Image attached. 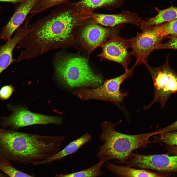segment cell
<instances>
[{
  "label": "cell",
  "mask_w": 177,
  "mask_h": 177,
  "mask_svg": "<svg viewBox=\"0 0 177 177\" xmlns=\"http://www.w3.org/2000/svg\"><path fill=\"white\" fill-rule=\"evenodd\" d=\"M132 76L131 72L128 71L117 77L106 80L96 88H82L74 91V93L83 100L94 99L114 103L122 102L123 98L128 96V92L120 90V85L124 80Z\"/></svg>",
  "instance_id": "obj_6"
},
{
  "label": "cell",
  "mask_w": 177,
  "mask_h": 177,
  "mask_svg": "<svg viewBox=\"0 0 177 177\" xmlns=\"http://www.w3.org/2000/svg\"><path fill=\"white\" fill-rule=\"evenodd\" d=\"M156 143H164L167 145L177 146V132H172L162 133L155 135Z\"/></svg>",
  "instance_id": "obj_22"
},
{
  "label": "cell",
  "mask_w": 177,
  "mask_h": 177,
  "mask_svg": "<svg viewBox=\"0 0 177 177\" xmlns=\"http://www.w3.org/2000/svg\"><path fill=\"white\" fill-rule=\"evenodd\" d=\"M0 170L8 177H35L20 171L13 166L9 160L0 158Z\"/></svg>",
  "instance_id": "obj_19"
},
{
  "label": "cell",
  "mask_w": 177,
  "mask_h": 177,
  "mask_svg": "<svg viewBox=\"0 0 177 177\" xmlns=\"http://www.w3.org/2000/svg\"></svg>",
  "instance_id": "obj_29"
},
{
  "label": "cell",
  "mask_w": 177,
  "mask_h": 177,
  "mask_svg": "<svg viewBox=\"0 0 177 177\" xmlns=\"http://www.w3.org/2000/svg\"><path fill=\"white\" fill-rule=\"evenodd\" d=\"M166 38L168 39L167 42L158 44L155 47V49L177 50V35L167 36Z\"/></svg>",
  "instance_id": "obj_23"
},
{
  "label": "cell",
  "mask_w": 177,
  "mask_h": 177,
  "mask_svg": "<svg viewBox=\"0 0 177 177\" xmlns=\"http://www.w3.org/2000/svg\"><path fill=\"white\" fill-rule=\"evenodd\" d=\"M29 21L27 19L24 25L17 30L12 38L4 45L0 46V74L15 61L13 57V50L29 31Z\"/></svg>",
  "instance_id": "obj_12"
},
{
  "label": "cell",
  "mask_w": 177,
  "mask_h": 177,
  "mask_svg": "<svg viewBox=\"0 0 177 177\" xmlns=\"http://www.w3.org/2000/svg\"><path fill=\"white\" fill-rule=\"evenodd\" d=\"M166 148L168 154L177 156V146L167 145Z\"/></svg>",
  "instance_id": "obj_26"
},
{
  "label": "cell",
  "mask_w": 177,
  "mask_h": 177,
  "mask_svg": "<svg viewBox=\"0 0 177 177\" xmlns=\"http://www.w3.org/2000/svg\"><path fill=\"white\" fill-rule=\"evenodd\" d=\"M120 120L117 123L105 121L101 124L102 131L100 136L103 144L99 146L96 154L100 161L104 162L111 159H117L123 163L132 152L139 148L147 147L151 143H156L150 138L159 134L158 130L148 133L135 135L119 133L115 129L116 125L120 123Z\"/></svg>",
  "instance_id": "obj_3"
},
{
  "label": "cell",
  "mask_w": 177,
  "mask_h": 177,
  "mask_svg": "<svg viewBox=\"0 0 177 177\" xmlns=\"http://www.w3.org/2000/svg\"><path fill=\"white\" fill-rule=\"evenodd\" d=\"M104 162L99 161L93 166L86 169L69 174H57L54 177H97L103 173L101 168Z\"/></svg>",
  "instance_id": "obj_18"
},
{
  "label": "cell",
  "mask_w": 177,
  "mask_h": 177,
  "mask_svg": "<svg viewBox=\"0 0 177 177\" xmlns=\"http://www.w3.org/2000/svg\"><path fill=\"white\" fill-rule=\"evenodd\" d=\"M12 114L4 118L3 124L14 129L36 124H53L59 125L63 122L62 118L58 116H50L34 113L22 107L10 108Z\"/></svg>",
  "instance_id": "obj_8"
},
{
  "label": "cell",
  "mask_w": 177,
  "mask_h": 177,
  "mask_svg": "<svg viewBox=\"0 0 177 177\" xmlns=\"http://www.w3.org/2000/svg\"><path fill=\"white\" fill-rule=\"evenodd\" d=\"M14 90L11 85L3 87L0 90V98L2 100L8 99L12 94Z\"/></svg>",
  "instance_id": "obj_24"
},
{
  "label": "cell",
  "mask_w": 177,
  "mask_h": 177,
  "mask_svg": "<svg viewBox=\"0 0 177 177\" xmlns=\"http://www.w3.org/2000/svg\"><path fill=\"white\" fill-rule=\"evenodd\" d=\"M119 33H114L110 39L102 45V51L99 56L119 63L127 71L132 61V54L128 50L130 48L128 39L120 37Z\"/></svg>",
  "instance_id": "obj_9"
},
{
  "label": "cell",
  "mask_w": 177,
  "mask_h": 177,
  "mask_svg": "<svg viewBox=\"0 0 177 177\" xmlns=\"http://www.w3.org/2000/svg\"><path fill=\"white\" fill-rule=\"evenodd\" d=\"M0 177H8L6 175H4L0 173Z\"/></svg>",
  "instance_id": "obj_28"
},
{
  "label": "cell",
  "mask_w": 177,
  "mask_h": 177,
  "mask_svg": "<svg viewBox=\"0 0 177 177\" xmlns=\"http://www.w3.org/2000/svg\"><path fill=\"white\" fill-rule=\"evenodd\" d=\"M65 3L58 5L48 15L30 25L29 31L16 46L17 49H23L16 61L29 59L68 44L73 29L88 16L72 4Z\"/></svg>",
  "instance_id": "obj_1"
},
{
  "label": "cell",
  "mask_w": 177,
  "mask_h": 177,
  "mask_svg": "<svg viewBox=\"0 0 177 177\" xmlns=\"http://www.w3.org/2000/svg\"><path fill=\"white\" fill-rule=\"evenodd\" d=\"M65 138L2 130L0 131V158L25 165L46 160L59 151Z\"/></svg>",
  "instance_id": "obj_2"
},
{
  "label": "cell",
  "mask_w": 177,
  "mask_h": 177,
  "mask_svg": "<svg viewBox=\"0 0 177 177\" xmlns=\"http://www.w3.org/2000/svg\"><path fill=\"white\" fill-rule=\"evenodd\" d=\"M106 167L119 177H167L161 173L152 172L144 169H134L126 165L119 166L107 162Z\"/></svg>",
  "instance_id": "obj_15"
},
{
  "label": "cell",
  "mask_w": 177,
  "mask_h": 177,
  "mask_svg": "<svg viewBox=\"0 0 177 177\" xmlns=\"http://www.w3.org/2000/svg\"><path fill=\"white\" fill-rule=\"evenodd\" d=\"M169 56L164 64L160 66L153 67L148 63L145 64L151 76L154 88L153 99L149 104L143 107L145 110L157 102L160 103L162 109L170 95L177 92V73L169 65Z\"/></svg>",
  "instance_id": "obj_5"
},
{
  "label": "cell",
  "mask_w": 177,
  "mask_h": 177,
  "mask_svg": "<svg viewBox=\"0 0 177 177\" xmlns=\"http://www.w3.org/2000/svg\"><path fill=\"white\" fill-rule=\"evenodd\" d=\"M54 61L59 78L69 87H98L103 82L102 78L94 73L84 58L59 53L54 57Z\"/></svg>",
  "instance_id": "obj_4"
},
{
  "label": "cell",
  "mask_w": 177,
  "mask_h": 177,
  "mask_svg": "<svg viewBox=\"0 0 177 177\" xmlns=\"http://www.w3.org/2000/svg\"><path fill=\"white\" fill-rule=\"evenodd\" d=\"M22 0H0V1L9 2L14 3L20 2Z\"/></svg>",
  "instance_id": "obj_27"
},
{
  "label": "cell",
  "mask_w": 177,
  "mask_h": 177,
  "mask_svg": "<svg viewBox=\"0 0 177 177\" xmlns=\"http://www.w3.org/2000/svg\"><path fill=\"white\" fill-rule=\"evenodd\" d=\"M92 138L88 132L80 137L71 142L63 149L52 157L46 160L34 162L33 166L49 164L53 161L60 160L77 151L83 145L90 141Z\"/></svg>",
  "instance_id": "obj_14"
},
{
  "label": "cell",
  "mask_w": 177,
  "mask_h": 177,
  "mask_svg": "<svg viewBox=\"0 0 177 177\" xmlns=\"http://www.w3.org/2000/svg\"><path fill=\"white\" fill-rule=\"evenodd\" d=\"M126 0H81L72 4L77 10L90 13L94 9L105 7L110 9L122 6Z\"/></svg>",
  "instance_id": "obj_16"
},
{
  "label": "cell",
  "mask_w": 177,
  "mask_h": 177,
  "mask_svg": "<svg viewBox=\"0 0 177 177\" xmlns=\"http://www.w3.org/2000/svg\"><path fill=\"white\" fill-rule=\"evenodd\" d=\"M161 36L166 38L170 35H177V18L156 25Z\"/></svg>",
  "instance_id": "obj_21"
},
{
  "label": "cell",
  "mask_w": 177,
  "mask_h": 177,
  "mask_svg": "<svg viewBox=\"0 0 177 177\" xmlns=\"http://www.w3.org/2000/svg\"><path fill=\"white\" fill-rule=\"evenodd\" d=\"M125 164L131 167L161 172H177V156L167 154L146 155L132 152Z\"/></svg>",
  "instance_id": "obj_7"
},
{
  "label": "cell",
  "mask_w": 177,
  "mask_h": 177,
  "mask_svg": "<svg viewBox=\"0 0 177 177\" xmlns=\"http://www.w3.org/2000/svg\"><path fill=\"white\" fill-rule=\"evenodd\" d=\"M160 130L161 133L174 132L177 130V120L170 125L160 129Z\"/></svg>",
  "instance_id": "obj_25"
},
{
  "label": "cell",
  "mask_w": 177,
  "mask_h": 177,
  "mask_svg": "<svg viewBox=\"0 0 177 177\" xmlns=\"http://www.w3.org/2000/svg\"><path fill=\"white\" fill-rule=\"evenodd\" d=\"M124 25L122 24L115 28H107L93 22L86 26L82 29L80 38L84 46L92 51L102 45L107 38L111 37L115 33H119L120 30Z\"/></svg>",
  "instance_id": "obj_10"
},
{
  "label": "cell",
  "mask_w": 177,
  "mask_h": 177,
  "mask_svg": "<svg viewBox=\"0 0 177 177\" xmlns=\"http://www.w3.org/2000/svg\"><path fill=\"white\" fill-rule=\"evenodd\" d=\"M37 0H22L12 16L1 29L0 38L7 41L14 32L20 26Z\"/></svg>",
  "instance_id": "obj_13"
},
{
  "label": "cell",
  "mask_w": 177,
  "mask_h": 177,
  "mask_svg": "<svg viewBox=\"0 0 177 177\" xmlns=\"http://www.w3.org/2000/svg\"><path fill=\"white\" fill-rule=\"evenodd\" d=\"M90 18L94 23L112 27L125 23H129L138 26L143 21L137 14L123 10L119 14H103L92 12Z\"/></svg>",
  "instance_id": "obj_11"
},
{
  "label": "cell",
  "mask_w": 177,
  "mask_h": 177,
  "mask_svg": "<svg viewBox=\"0 0 177 177\" xmlns=\"http://www.w3.org/2000/svg\"><path fill=\"white\" fill-rule=\"evenodd\" d=\"M68 0H37L30 12L33 16L56 5L65 3Z\"/></svg>",
  "instance_id": "obj_20"
},
{
  "label": "cell",
  "mask_w": 177,
  "mask_h": 177,
  "mask_svg": "<svg viewBox=\"0 0 177 177\" xmlns=\"http://www.w3.org/2000/svg\"><path fill=\"white\" fill-rule=\"evenodd\" d=\"M155 9L158 12L156 15L143 20L140 23L139 26L142 31L148 28L177 18V7L171 6L163 10L156 7Z\"/></svg>",
  "instance_id": "obj_17"
}]
</instances>
